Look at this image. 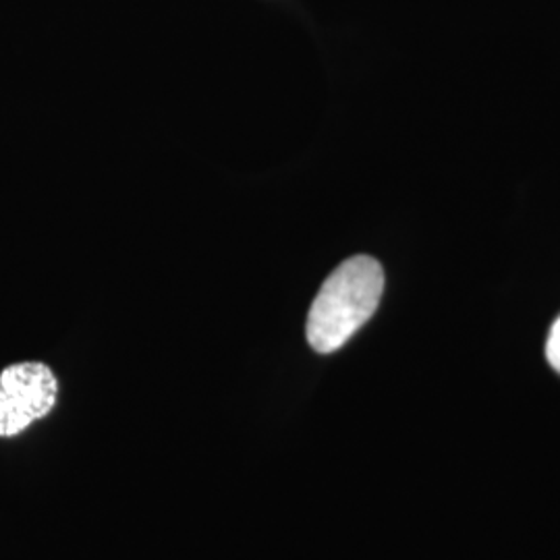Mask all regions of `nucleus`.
Wrapping results in <instances>:
<instances>
[{"label":"nucleus","mask_w":560,"mask_h":560,"mask_svg":"<svg viewBox=\"0 0 560 560\" xmlns=\"http://www.w3.org/2000/svg\"><path fill=\"white\" fill-rule=\"evenodd\" d=\"M384 291L381 261L353 256L324 280L305 324L307 342L322 355L335 353L378 310Z\"/></svg>","instance_id":"obj_1"},{"label":"nucleus","mask_w":560,"mask_h":560,"mask_svg":"<svg viewBox=\"0 0 560 560\" xmlns=\"http://www.w3.org/2000/svg\"><path fill=\"white\" fill-rule=\"evenodd\" d=\"M0 388L32 421L46 418L59 395L57 376L40 361H21L4 368L0 374Z\"/></svg>","instance_id":"obj_2"},{"label":"nucleus","mask_w":560,"mask_h":560,"mask_svg":"<svg viewBox=\"0 0 560 560\" xmlns=\"http://www.w3.org/2000/svg\"><path fill=\"white\" fill-rule=\"evenodd\" d=\"M32 420L21 411L18 402L0 388V436H18Z\"/></svg>","instance_id":"obj_3"},{"label":"nucleus","mask_w":560,"mask_h":560,"mask_svg":"<svg viewBox=\"0 0 560 560\" xmlns=\"http://www.w3.org/2000/svg\"><path fill=\"white\" fill-rule=\"evenodd\" d=\"M546 358H548V363L560 374V318L552 324L550 335L546 340Z\"/></svg>","instance_id":"obj_4"}]
</instances>
